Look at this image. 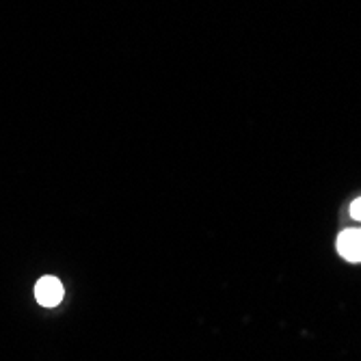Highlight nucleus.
<instances>
[{"label":"nucleus","mask_w":361,"mask_h":361,"mask_svg":"<svg viewBox=\"0 0 361 361\" xmlns=\"http://www.w3.org/2000/svg\"><path fill=\"white\" fill-rule=\"evenodd\" d=\"M63 294H65L63 283H61L56 277H52V275L42 277V279L37 281V286H35V299H37V303L44 305V307H54V305H59L61 299H63Z\"/></svg>","instance_id":"1"},{"label":"nucleus","mask_w":361,"mask_h":361,"mask_svg":"<svg viewBox=\"0 0 361 361\" xmlns=\"http://www.w3.org/2000/svg\"><path fill=\"white\" fill-rule=\"evenodd\" d=\"M338 253L348 262H361V229H344L338 236Z\"/></svg>","instance_id":"2"},{"label":"nucleus","mask_w":361,"mask_h":361,"mask_svg":"<svg viewBox=\"0 0 361 361\" xmlns=\"http://www.w3.org/2000/svg\"><path fill=\"white\" fill-rule=\"evenodd\" d=\"M350 216L357 219V221H361V197H357V200L350 204Z\"/></svg>","instance_id":"3"}]
</instances>
